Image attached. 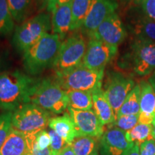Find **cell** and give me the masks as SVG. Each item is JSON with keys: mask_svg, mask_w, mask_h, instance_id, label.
<instances>
[{"mask_svg": "<svg viewBox=\"0 0 155 155\" xmlns=\"http://www.w3.org/2000/svg\"><path fill=\"white\" fill-rule=\"evenodd\" d=\"M135 86L131 78L120 73H112L108 79L104 95L115 112L116 116L131 91Z\"/></svg>", "mask_w": 155, "mask_h": 155, "instance_id": "9c48e42d", "label": "cell"}, {"mask_svg": "<svg viewBox=\"0 0 155 155\" xmlns=\"http://www.w3.org/2000/svg\"><path fill=\"white\" fill-rule=\"evenodd\" d=\"M68 114L80 135L100 138L104 133V125L94 110L81 111L68 107Z\"/></svg>", "mask_w": 155, "mask_h": 155, "instance_id": "4fadbf2b", "label": "cell"}, {"mask_svg": "<svg viewBox=\"0 0 155 155\" xmlns=\"http://www.w3.org/2000/svg\"><path fill=\"white\" fill-rule=\"evenodd\" d=\"M72 1L73 0H50L48 3L47 8H46V10L48 11V12L53 13L58 7L71 3Z\"/></svg>", "mask_w": 155, "mask_h": 155, "instance_id": "836d02e7", "label": "cell"}, {"mask_svg": "<svg viewBox=\"0 0 155 155\" xmlns=\"http://www.w3.org/2000/svg\"><path fill=\"white\" fill-rule=\"evenodd\" d=\"M140 85H136L126 98L119 111L116 114V118L124 115H134L140 112Z\"/></svg>", "mask_w": 155, "mask_h": 155, "instance_id": "603a6c76", "label": "cell"}, {"mask_svg": "<svg viewBox=\"0 0 155 155\" xmlns=\"http://www.w3.org/2000/svg\"><path fill=\"white\" fill-rule=\"evenodd\" d=\"M15 29V20L9 11L7 0H0V38L11 34Z\"/></svg>", "mask_w": 155, "mask_h": 155, "instance_id": "4316f807", "label": "cell"}, {"mask_svg": "<svg viewBox=\"0 0 155 155\" xmlns=\"http://www.w3.org/2000/svg\"><path fill=\"white\" fill-rule=\"evenodd\" d=\"M48 127L69 144L72 142L73 139L80 136L69 114L51 118Z\"/></svg>", "mask_w": 155, "mask_h": 155, "instance_id": "ffe728a7", "label": "cell"}, {"mask_svg": "<svg viewBox=\"0 0 155 155\" xmlns=\"http://www.w3.org/2000/svg\"><path fill=\"white\" fill-rule=\"evenodd\" d=\"M139 7L144 15L155 22V0H145Z\"/></svg>", "mask_w": 155, "mask_h": 155, "instance_id": "1f68e13d", "label": "cell"}, {"mask_svg": "<svg viewBox=\"0 0 155 155\" xmlns=\"http://www.w3.org/2000/svg\"><path fill=\"white\" fill-rule=\"evenodd\" d=\"M51 28L50 15L40 12L26 19L15 29L12 37L13 46L17 52L23 53L48 34Z\"/></svg>", "mask_w": 155, "mask_h": 155, "instance_id": "5b68a950", "label": "cell"}, {"mask_svg": "<svg viewBox=\"0 0 155 155\" xmlns=\"http://www.w3.org/2000/svg\"><path fill=\"white\" fill-rule=\"evenodd\" d=\"M130 58L134 71L145 76L155 71V41L136 38L131 44Z\"/></svg>", "mask_w": 155, "mask_h": 155, "instance_id": "ba28073f", "label": "cell"}, {"mask_svg": "<svg viewBox=\"0 0 155 155\" xmlns=\"http://www.w3.org/2000/svg\"><path fill=\"white\" fill-rule=\"evenodd\" d=\"M87 44L82 35L75 34L62 42L53 68L61 72L76 66L83 62Z\"/></svg>", "mask_w": 155, "mask_h": 155, "instance_id": "52a82bcc", "label": "cell"}, {"mask_svg": "<svg viewBox=\"0 0 155 155\" xmlns=\"http://www.w3.org/2000/svg\"><path fill=\"white\" fill-rule=\"evenodd\" d=\"M48 132L51 137V144H50V148L53 152V155H59L63 150V149L69 144H68L62 137H60L52 129L48 131Z\"/></svg>", "mask_w": 155, "mask_h": 155, "instance_id": "4dcf8cb0", "label": "cell"}, {"mask_svg": "<svg viewBox=\"0 0 155 155\" xmlns=\"http://www.w3.org/2000/svg\"><path fill=\"white\" fill-rule=\"evenodd\" d=\"M70 144L75 155H91L96 150V138L89 136H78Z\"/></svg>", "mask_w": 155, "mask_h": 155, "instance_id": "d4e9b609", "label": "cell"}, {"mask_svg": "<svg viewBox=\"0 0 155 155\" xmlns=\"http://www.w3.org/2000/svg\"><path fill=\"white\" fill-rule=\"evenodd\" d=\"M93 108L103 125L112 124L116 120L113 108L104 95L102 88H97L92 92Z\"/></svg>", "mask_w": 155, "mask_h": 155, "instance_id": "d6986e66", "label": "cell"}, {"mask_svg": "<svg viewBox=\"0 0 155 155\" xmlns=\"http://www.w3.org/2000/svg\"><path fill=\"white\" fill-rule=\"evenodd\" d=\"M152 124L139 123L131 130L126 131V138L129 142L140 144L145 141L152 139Z\"/></svg>", "mask_w": 155, "mask_h": 155, "instance_id": "484cf974", "label": "cell"}, {"mask_svg": "<svg viewBox=\"0 0 155 155\" xmlns=\"http://www.w3.org/2000/svg\"><path fill=\"white\" fill-rule=\"evenodd\" d=\"M149 82H150V84L152 85V86L153 87V88H154L155 91V72L153 73L152 76L149 78Z\"/></svg>", "mask_w": 155, "mask_h": 155, "instance_id": "60d3db41", "label": "cell"}, {"mask_svg": "<svg viewBox=\"0 0 155 155\" xmlns=\"http://www.w3.org/2000/svg\"><path fill=\"white\" fill-rule=\"evenodd\" d=\"M124 155H140L139 153V144H134L133 147H131Z\"/></svg>", "mask_w": 155, "mask_h": 155, "instance_id": "8d00e7d4", "label": "cell"}, {"mask_svg": "<svg viewBox=\"0 0 155 155\" xmlns=\"http://www.w3.org/2000/svg\"><path fill=\"white\" fill-rule=\"evenodd\" d=\"M91 155H99V154H98V151L96 150V151H95V152H94V153H93V154H92Z\"/></svg>", "mask_w": 155, "mask_h": 155, "instance_id": "7bdbcfd3", "label": "cell"}, {"mask_svg": "<svg viewBox=\"0 0 155 155\" xmlns=\"http://www.w3.org/2000/svg\"><path fill=\"white\" fill-rule=\"evenodd\" d=\"M51 17L52 30L62 40L65 39L67 33L71 31L72 12L71 2L58 7L53 12Z\"/></svg>", "mask_w": 155, "mask_h": 155, "instance_id": "ac0fdd59", "label": "cell"}, {"mask_svg": "<svg viewBox=\"0 0 155 155\" xmlns=\"http://www.w3.org/2000/svg\"><path fill=\"white\" fill-rule=\"evenodd\" d=\"M59 155H75V154L73 152L71 144H68L63 149V150Z\"/></svg>", "mask_w": 155, "mask_h": 155, "instance_id": "f35d334b", "label": "cell"}, {"mask_svg": "<svg viewBox=\"0 0 155 155\" xmlns=\"http://www.w3.org/2000/svg\"><path fill=\"white\" fill-rule=\"evenodd\" d=\"M61 43V39L58 35L48 33L24 52L22 61L26 73L35 76L53 67Z\"/></svg>", "mask_w": 155, "mask_h": 155, "instance_id": "7a4b0ae2", "label": "cell"}, {"mask_svg": "<svg viewBox=\"0 0 155 155\" xmlns=\"http://www.w3.org/2000/svg\"><path fill=\"white\" fill-rule=\"evenodd\" d=\"M7 3L15 22H25L30 12L32 0H7Z\"/></svg>", "mask_w": 155, "mask_h": 155, "instance_id": "cb8c5ba5", "label": "cell"}, {"mask_svg": "<svg viewBox=\"0 0 155 155\" xmlns=\"http://www.w3.org/2000/svg\"><path fill=\"white\" fill-rule=\"evenodd\" d=\"M30 103L55 114L63 113L68 107L67 91L55 78L37 79L31 92Z\"/></svg>", "mask_w": 155, "mask_h": 155, "instance_id": "3957f363", "label": "cell"}, {"mask_svg": "<svg viewBox=\"0 0 155 155\" xmlns=\"http://www.w3.org/2000/svg\"><path fill=\"white\" fill-rule=\"evenodd\" d=\"M139 114L134 115H124L116 118V121L113 124L115 127L119 128L124 131H128L133 129L139 124Z\"/></svg>", "mask_w": 155, "mask_h": 155, "instance_id": "f546056e", "label": "cell"}, {"mask_svg": "<svg viewBox=\"0 0 155 155\" xmlns=\"http://www.w3.org/2000/svg\"><path fill=\"white\" fill-rule=\"evenodd\" d=\"M94 0H73L71 2V31L81 29L90 11Z\"/></svg>", "mask_w": 155, "mask_h": 155, "instance_id": "44dd1931", "label": "cell"}, {"mask_svg": "<svg viewBox=\"0 0 155 155\" xmlns=\"http://www.w3.org/2000/svg\"><path fill=\"white\" fill-rule=\"evenodd\" d=\"M12 111H5L0 114V147L4 144L12 129Z\"/></svg>", "mask_w": 155, "mask_h": 155, "instance_id": "f1b7e54d", "label": "cell"}, {"mask_svg": "<svg viewBox=\"0 0 155 155\" xmlns=\"http://www.w3.org/2000/svg\"><path fill=\"white\" fill-rule=\"evenodd\" d=\"M31 134H25L12 129L4 144L0 147V155H30Z\"/></svg>", "mask_w": 155, "mask_h": 155, "instance_id": "9a60e30c", "label": "cell"}, {"mask_svg": "<svg viewBox=\"0 0 155 155\" xmlns=\"http://www.w3.org/2000/svg\"><path fill=\"white\" fill-rule=\"evenodd\" d=\"M30 155H53V152H52L50 147L44 150H36L35 148H33V147H31Z\"/></svg>", "mask_w": 155, "mask_h": 155, "instance_id": "e575fe53", "label": "cell"}, {"mask_svg": "<svg viewBox=\"0 0 155 155\" xmlns=\"http://www.w3.org/2000/svg\"><path fill=\"white\" fill-rule=\"evenodd\" d=\"M35 1L37 9L40 12H42L43 9H46L48 3L50 0H35Z\"/></svg>", "mask_w": 155, "mask_h": 155, "instance_id": "d590c367", "label": "cell"}, {"mask_svg": "<svg viewBox=\"0 0 155 155\" xmlns=\"http://www.w3.org/2000/svg\"><path fill=\"white\" fill-rule=\"evenodd\" d=\"M134 144L126 138V131L117 127L104 131L101 139L103 155H124Z\"/></svg>", "mask_w": 155, "mask_h": 155, "instance_id": "5bb4252c", "label": "cell"}, {"mask_svg": "<svg viewBox=\"0 0 155 155\" xmlns=\"http://www.w3.org/2000/svg\"><path fill=\"white\" fill-rule=\"evenodd\" d=\"M118 48L113 47L95 38H91L87 44L82 63L88 68L96 71L104 70L113 59Z\"/></svg>", "mask_w": 155, "mask_h": 155, "instance_id": "30bf717a", "label": "cell"}, {"mask_svg": "<svg viewBox=\"0 0 155 155\" xmlns=\"http://www.w3.org/2000/svg\"><path fill=\"white\" fill-rule=\"evenodd\" d=\"M140 112L139 123L155 125V91L149 81L140 83Z\"/></svg>", "mask_w": 155, "mask_h": 155, "instance_id": "2e32d148", "label": "cell"}, {"mask_svg": "<svg viewBox=\"0 0 155 155\" xmlns=\"http://www.w3.org/2000/svg\"><path fill=\"white\" fill-rule=\"evenodd\" d=\"M154 72H155V71H154Z\"/></svg>", "mask_w": 155, "mask_h": 155, "instance_id": "ee69618b", "label": "cell"}, {"mask_svg": "<svg viewBox=\"0 0 155 155\" xmlns=\"http://www.w3.org/2000/svg\"><path fill=\"white\" fill-rule=\"evenodd\" d=\"M152 138L155 140V125L153 126V129L152 131Z\"/></svg>", "mask_w": 155, "mask_h": 155, "instance_id": "b9f144b4", "label": "cell"}, {"mask_svg": "<svg viewBox=\"0 0 155 155\" xmlns=\"http://www.w3.org/2000/svg\"><path fill=\"white\" fill-rule=\"evenodd\" d=\"M55 73V79L66 91L75 90L92 93L102 88L104 70L90 69L81 63L70 69Z\"/></svg>", "mask_w": 155, "mask_h": 155, "instance_id": "277c9868", "label": "cell"}, {"mask_svg": "<svg viewBox=\"0 0 155 155\" xmlns=\"http://www.w3.org/2000/svg\"><path fill=\"white\" fill-rule=\"evenodd\" d=\"M117 8L116 0H94L90 11L81 28L82 32L91 38L99 25L108 16L116 12Z\"/></svg>", "mask_w": 155, "mask_h": 155, "instance_id": "7c38bea8", "label": "cell"}, {"mask_svg": "<svg viewBox=\"0 0 155 155\" xmlns=\"http://www.w3.org/2000/svg\"><path fill=\"white\" fill-rule=\"evenodd\" d=\"M129 28L137 39L155 41V22L141 9L134 13L129 20Z\"/></svg>", "mask_w": 155, "mask_h": 155, "instance_id": "e0dca14e", "label": "cell"}, {"mask_svg": "<svg viewBox=\"0 0 155 155\" xmlns=\"http://www.w3.org/2000/svg\"><path fill=\"white\" fill-rule=\"evenodd\" d=\"M50 144L51 137L46 129L35 134H31V147L38 150H44L50 147Z\"/></svg>", "mask_w": 155, "mask_h": 155, "instance_id": "83f0119b", "label": "cell"}, {"mask_svg": "<svg viewBox=\"0 0 155 155\" xmlns=\"http://www.w3.org/2000/svg\"><path fill=\"white\" fill-rule=\"evenodd\" d=\"M68 107L75 110L88 111L93 108L92 93L85 91H67Z\"/></svg>", "mask_w": 155, "mask_h": 155, "instance_id": "7402d4cb", "label": "cell"}, {"mask_svg": "<svg viewBox=\"0 0 155 155\" xmlns=\"http://www.w3.org/2000/svg\"><path fill=\"white\" fill-rule=\"evenodd\" d=\"M127 38V31L116 12L108 16L99 25L90 38H95L106 44L117 47Z\"/></svg>", "mask_w": 155, "mask_h": 155, "instance_id": "8fae6325", "label": "cell"}, {"mask_svg": "<svg viewBox=\"0 0 155 155\" xmlns=\"http://www.w3.org/2000/svg\"><path fill=\"white\" fill-rule=\"evenodd\" d=\"M51 118L50 112L32 103H27L12 111V126L22 133L35 134L45 129Z\"/></svg>", "mask_w": 155, "mask_h": 155, "instance_id": "8992f818", "label": "cell"}, {"mask_svg": "<svg viewBox=\"0 0 155 155\" xmlns=\"http://www.w3.org/2000/svg\"><path fill=\"white\" fill-rule=\"evenodd\" d=\"M37 79L19 71L0 73V109L14 111L30 103V96Z\"/></svg>", "mask_w": 155, "mask_h": 155, "instance_id": "6da1fadb", "label": "cell"}, {"mask_svg": "<svg viewBox=\"0 0 155 155\" xmlns=\"http://www.w3.org/2000/svg\"><path fill=\"white\" fill-rule=\"evenodd\" d=\"M125 4H127L131 7H139L142 2L145 0H122Z\"/></svg>", "mask_w": 155, "mask_h": 155, "instance_id": "74e56055", "label": "cell"}, {"mask_svg": "<svg viewBox=\"0 0 155 155\" xmlns=\"http://www.w3.org/2000/svg\"><path fill=\"white\" fill-rule=\"evenodd\" d=\"M140 155H155V140L150 139L139 144Z\"/></svg>", "mask_w": 155, "mask_h": 155, "instance_id": "d6a6232c", "label": "cell"}, {"mask_svg": "<svg viewBox=\"0 0 155 155\" xmlns=\"http://www.w3.org/2000/svg\"><path fill=\"white\" fill-rule=\"evenodd\" d=\"M6 63V56L4 55L2 52L0 50V71L4 69Z\"/></svg>", "mask_w": 155, "mask_h": 155, "instance_id": "ab89813d", "label": "cell"}]
</instances>
